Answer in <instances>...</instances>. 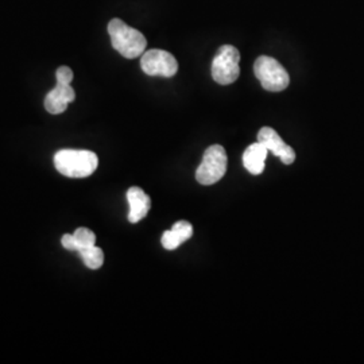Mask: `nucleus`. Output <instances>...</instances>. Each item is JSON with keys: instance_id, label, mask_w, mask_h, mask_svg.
I'll list each match as a JSON object with an SVG mask.
<instances>
[{"instance_id": "obj_13", "label": "nucleus", "mask_w": 364, "mask_h": 364, "mask_svg": "<svg viewBox=\"0 0 364 364\" xmlns=\"http://www.w3.org/2000/svg\"><path fill=\"white\" fill-rule=\"evenodd\" d=\"M73 236L77 243V251L80 248L90 247V246L96 245V235L93 234L88 228H84V227L77 228Z\"/></svg>"}, {"instance_id": "obj_7", "label": "nucleus", "mask_w": 364, "mask_h": 364, "mask_svg": "<svg viewBox=\"0 0 364 364\" xmlns=\"http://www.w3.org/2000/svg\"><path fill=\"white\" fill-rule=\"evenodd\" d=\"M258 142L263 144L269 153L278 156L285 165H291L296 161L294 150L287 146L278 132L272 127H263L258 132Z\"/></svg>"}, {"instance_id": "obj_9", "label": "nucleus", "mask_w": 364, "mask_h": 364, "mask_svg": "<svg viewBox=\"0 0 364 364\" xmlns=\"http://www.w3.org/2000/svg\"><path fill=\"white\" fill-rule=\"evenodd\" d=\"M127 200L130 204V213L129 221L135 224L144 219L151 208V200L144 193V191L138 186H132L127 192Z\"/></svg>"}, {"instance_id": "obj_15", "label": "nucleus", "mask_w": 364, "mask_h": 364, "mask_svg": "<svg viewBox=\"0 0 364 364\" xmlns=\"http://www.w3.org/2000/svg\"><path fill=\"white\" fill-rule=\"evenodd\" d=\"M61 245L68 251H77V243L73 234H66L61 237Z\"/></svg>"}, {"instance_id": "obj_10", "label": "nucleus", "mask_w": 364, "mask_h": 364, "mask_svg": "<svg viewBox=\"0 0 364 364\" xmlns=\"http://www.w3.org/2000/svg\"><path fill=\"white\" fill-rule=\"evenodd\" d=\"M192 235H193L192 224L188 221H178L171 227V230L166 231L162 236V246L169 251H173L180 247L188 239H191Z\"/></svg>"}, {"instance_id": "obj_2", "label": "nucleus", "mask_w": 364, "mask_h": 364, "mask_svg": "<svg viewBox=\"0 0 364 364\" xmlns=\"http://www.w3.org/2000/svg\"><path fill=\"white\" fill-rule=\"evenodd\" d=\"M108 34L111 37L112 48L120 53L124 58H136L144 54L147 46V41L144 34L122 19H112L108 23Z\"/></svg>"}, {"instance_id": "obj_12", "label": "nucleus", "mask_w": 364, "mask_h": 364, "mask_svg": "<svg viewBox=\"0 0 364 364\" xmlns=\"http://www.w3.org/2000/svg\"><path fill=\"white\" fill-rule=\"evenodd\" d=\"M77 252L84 262V264L91 270L100 269L105 263V254H103L102 248L96 247V245L90 246V247L80 248Z\"/></svg>"}, {"instance_id": "obj_11", "label": "nucleus", "mask_w": 364, "mask_h": 364, "mask_svg": "<svg viewBox=\"0 0 364 364\" xmlns=\"http://www.w3.org/2000/svg\"><path fill=\"white\" fill-rule=\"evenodd\" d=\"M267 149L260 144H251L248 146L243 154V165L245 168L254 176H259L263 173L264 170V162H266V158H267Z\"/></svg>"}, {"instance_id": "obj_4", "label": "nucleus", "mask_w": 364, "mask_h": 364, "mask_svg": "<svg viewBox=\"0 0 364 364\" xmlns=\"http://www.w3.org/2000/svg\"><path fill=\"white\" fill-rule=\"evenodd\" d=\"M240 53L232 45H223L212 61V77L220 85H230L240 75Z\"/></svg>"}, {"instance_id": "obj_1", "label": "nucleus", "mask_w": 364, "mask_h": 364, "mask_svg": "<svg viewBox=\"0 0 364 364\" xmlns=\"http://www.w3.org/2000/svg\"><path fill=\"white\" fill-rule=\"evenodd\" d=\"M54 166L69 178H87L97 169L99 158L90 150L65 149L54 154Z\"/></svg>"}, {"instance_id": "obj_14", "label": "nucleus", "mask_w": 364, "mask_h": 364, "mask_svg": "<svg viewBox=\"0 0 364 364\" xmlns=\"http://www.w3.org/2000/svg\"><path fill=\"white\" fill-rule=\"evenodd\" d=\"M55 77H57V82L61 84H72L73 80V72L70 68L68 66H60L55 72Z\"/></svg>"}, {"instance_id": "obj_6", "label": "nucleus", "mask_w": 364, "mask_h": 364, "mask_svg": "<svg viewBox=\"0 0 364 364\" xmlns=\"http://www.w3.org/2000/svg\"><path fill=\"white\" fill-rule=\"evenodd\" d=\"M141 68L149 76L169 78L176 76L178 72V63L169 52L151 49L142 54Z\"/></svg>"}, {"instance_id": "obj_3", "label": "nucleus", "mask_w": 364, "mask_h": 364, "mask_svg": "<svg viewBox=\"0 0 364 364\" xmlns=\"http://www.w3.org/2000/svg\"><path fill=\"white\" fill-rule=\"evenodd\" d=\"M254 73L266 91H285L290 82L287 69L269 55H260L257 58L254 64Z\"/></svg>"}, {"instance_id": "obj_5", "label": "nucleus", "mask_w": 364, "mask_h": 364, "mask_svg": "<svg viewBox=\"0 0 364 364\" xmlns=\"http://www.w3.org/2000/svg\"><path fill=\"white\" fill-rule=\"evenodd\" d=\"M227 171V153L220 144H213L204 153L203 161L196 171V178L201 185H213L220 181Z\"/></svg>"}, {"instance_id": "obj_8", "label": "nucleus", "mask_w": 364, "mask_h": 364, "mask_svg": "<svg viewBox=\"0 0 364 364\" xmlns=\"http://www.w3.org/2000/svg\"><path fill=\"white\" fill-rule=\"evenodd\" d=\"M76 99V92L70 84L57 82L52 91L45 97V108L52 115H60L65 112L68 105L73 103Z\"/></svg>"}]
</instances>
